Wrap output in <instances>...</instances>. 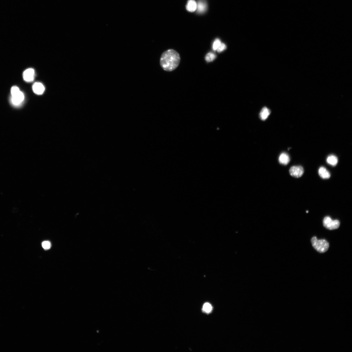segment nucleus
Wrapping results in <instances>:
<instances>
[{"mask_svg": "<svg viewBox=\"0 0 352 352\" xmlns=\"http://www.w3.org/2000/svg\"><path fill=\"white\" fill-rule=\"evenodd\" d=\"M180 60L179 53L173 49H169L162 54L160 65L164 70L171 72L177 68Z\"/></svg>", "mask_w": 352, "mask_h": 352, "instance_id": "obj_1", "label": "nucleus"}, {"mask_svg": "<svg viewBox=\"0 0 352 352\" xmlns=\"http://www.w3.org/2000/svg\"><path fill=\"white\" fill-rule=\"evenodd\" d=\"M311 242L314 248L320 253L326 252L329 249V243L326 240H318L316 237H313L311 239Z\"/></svg>", "mask_w": 352, "mask_h": 352, "instance_id": "obj_2", "label": "nucleus"}, {"mask_svg": "<svg viewBox=\"0 0 352 352\" xmlns=\"http://www.w3.org/2000/svg\"><path fill=\"white\" fill-rule=\"evenodd\" d=\"M323 226L330 230L337 229L340 225V222L338 220H333L329 216L325 217L323 221Z\"/></svg>", "mask_w": 352, "mask_h": 352, "instance_id": "obj_3", "label": "nucleus"}, {"mask_svg": "<svg viewBox=\"0 0 352 352\" xmlns=\"http://www.w3.org/2000/svg\"><path fill=\"white\" fill-rule=\"evenodd\" d=\"M304 172L303 168L300 166H292L290 168L289 170L290 175L292 177L297 178L301 177Z\"/></svg>", "mask_w": 352, "mask_h": 352, "instance_id": "obj_4", "label": "nucleus"}, {"mask_svg": "<svg viewBox=\"0 0 352 352\" xmlns=\"http://www.w3.org/2000/svg\"><path fill=\"white\" fill-rule=\"evenodd\" d=\"M35 76V70L32 68L27 69L23 74L24 80L27 82H31L34 80Z\"/></svg>", "mask_w": 352, "mask_h": 352, "instance_id": "obj_5", "label": "nucleus"}, {"mask_svg": "<svg viewBox=\"0 0 352 352\" xmlns=\"http://www.w3.org/2000/svg\"><path fill=\"white\" fill-rule=\"evenodd\" d=\"M24 99V94L23 92L20 91L16 95L12 96V101L13 104L18 105L23 102Z\"/></svg>", "mask_w": 352, "mask_h": 352, "instance_id": "obj_6", "label": "nucleus"}, {"mask_svg": "<svg viewBox=\"0 0 352 352\" xmlns=\"http://www.w3.org/2000/svg\"><path fill=\"white\" fill-rule=\"evenodd\" d=\"M32 89L34 92L37 95L42 94L45 90L44 86L39 82H36L34 84Z\"/></svg>", "mask_w": 352, "mask_h": 352, "instance_id": "obj_7", "label": "nucleus"}, {"mask_svg": "<svg viewBox=\"0 0 352 352\" xmlns=\"http://www.w3.org/2000/svg\"><path fill=\"white\" fill-rule=\"evenodd\" d=\"M207 8L206 2L202 0H200L197 3V12L201 14L206 12Z\"/></svg>", "mask_w": 352, "mask_h": 352, "instance_id": "obj_8", "label": "nucleus"}, {"mask_svg": "<svg viewBox=\"0 0 352 352\" xmlns=\"http://www.w3.org/2000/svg\"><path fill=\"white\" fill-rule=\"evenodd\" d=\"M188 11L193 12L197 10V3L195 0H189L186 6Z\"/></svg>", "mask_w": 352, "mask_h": 352, "instance_id": "obj_9", "label": "nucleus"}, {"mask_svg": "<svg viewBox=\"0 0 352 352\" xmlns=\"http://www.w3.org/2000/svg\"><path fill=\"white\" fill-rule=\"evenodd\" d=\"M319 174L323 179H327L330 178L331 174L327 169L324 167H321L319 169Z\"/></svg>", "mask_w": 352, "mask_h": 352, "instance_id": "obj_10", "label": "nucleus"}, {"mask_svg": "<svg viewBox=\"0 0 352 352\" xmlns=\"http://www.w3.org/2000/svg\"><path fill=\"white\" fill-rule=\"evenodd\" d=\"M279 161L280 163L284 165L288 164L290 161V158L289 155L285 153H282L280 155Z\"/></svg>", "mask_w": 352, "mask_h": 352, "instance_id": "obj_11", "label": "nucleus"}, {"mask_svg": "<svg viewBox=\"0 0 352 352\" xmlns=\"http://www.w3.org/2000/svg\"><path fill=\"white\" fill-rule=\"evenodd\" d=\"M270 113V111L266 107H264L261 111L260 116L262 120H265L267 119Z\"/></svg>", "mask_w": 352, "mask_h": 352, "instance_id": "obj_12", "label": "nucleus"}, {"mask_svg": "<svg viewBox=\"0 0 352 352\" xmlns=\"http://www.w3.org/2000/svg\"><path fill=\"white\" fill-rule=\"evenodd\" d=\"M328 164L333 166H336L338 162L337 157L334 155H329L327 159Z\"/></svg>", "mask_w": 352, "mask_h": 352, "instance_id": "obj_13", "label": "nucleus"}, {"mask_svg": "<svg viewBox=\"0 0 352 352\" xmlns=\"http://www.w3.org/2000/svg\"><path fill=\"white\" fill-rule=\"evenodd\" d=\"M216 58L215 54L212 53H208L205 58V59L207 62L209 63L213 61Z\"/></svg>", "mask_w": 352, "mask_h": 352, "instance_id": "obj_14", "label": "nucleus"}, {"mask_svg": "<svg viewBox=\"0 0 352 352\" xmlns=\"http://www.w3.org/2000/svg\"><path fill=\"white\" fill-rule=\"evenodd\" d=\"M212 309V306L211 304L209 303H206L203 306L202 310L204 312L206 313H210L211 312Z\"/></svg>", "mask_w": 352, "mask_h": 352, "instance_id": "obj_15", "label": "nucleus"}, {"mask_svg": "<svg viewBox=\"0 0 352 352\" xmlns=\"http://www.w3.org/2000/svg\"><path fill=\"white\" fill-rule=\"evenodd\" d=\"M221 43V41L219 39H216L213 45V50L214 51L217 50Z\"/></svg>", "mask_w": 352, "mask_h": 352, "instance_id": "obj_16", "label": "nucleus"}, {"mask_svg": "<svg viewBox=\"0 0 352 352\" xmlns=\"http://www.w3.org/2000/svg\"><path fill=\"white\" fill-rule=\"evenodd\" d=\"M20 91L19 88L17 86H13L11 90V93L12 96L16 95Z\"/></svg>", "mask_w": 352, "mask_h": 352, "instance_id": "obj_17", "label": "nucleus"}, {"mask_svg": "<svg viewBox=\"0 0 352 352\" xmlns=\"http://www.w3.org/2000/svg\"><path fill=\"white\" fill-rule=\"evenodd\" d=\"M42 246L43 248L45 250L49 249L51 246V243L49 241H44L42 243Z\"/></svg>", "mask_w": 352, "mask_h": 352, "instance_id": "obj_18", "label": "nucleus"}, {"mask_svg": "<svg viewBox=\"0 0 352 352\" xmlns=\"http://www.w3.org/2000/svg\"><path fill=\"white\" fill-rule=\"evenodd\" d=\"M226 47V46L225 44L221 43L216 50L218 52L220 53L225 50Z\"/></svg>", "mask_w": 352, "mask_h": 352, "instance_id": "obj_19", "label": "nucleus"}, {"mask_svg": "<svg viewBox=\"0 0 352 352\" xmlns=\"http://www.w3.org/2000/svg\"><path fill=\"white\" fill-rule=\"evenodd\" d=\"M307 212V213H308V211H307V212Z\"/></svg>", "mask_w": 352, "mask_h": 352, "instance_id": "obj_20", "label": "nucleus"}]
</instances>
